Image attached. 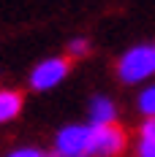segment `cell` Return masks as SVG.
I'll return each mask as SVG.
<instances>
[{"label":"cell","instance_id":"6da1fadb","mask_svg":"<svg viewBox=\"0 0 155 157\" xmlns=\"http://www.w3.org/2000/svg\"><path fill=\"white\" fill-rule=\"evenodd\" d=\"M155 73V44H144V46H133L125 52L123 60L117 63V76L125 84H136L141 78Z\"/></svg>","mask_w":155,"mask_h":157},{"label":"cell","instance_id":"7a4b0ae2","mask_svg":"<svg viewBox=\"0 0 155 157\" xmlns=\"http://www.w3.org/2000/svg\"><path fill=\"white\" fill-rule=\"evenodd\" d=\"M128 136L120 125H90L87 157H117L125 152Z\"/></svg>","mask_w":155,"mask_h":157},{"label":"cell","instance_id":"3957f363","mask_svg":"<svg viewBox=\"0 0 155 157\" xmlns=\"http://www.w3.org/2000/svg\"><path fill=\"white\" fill-rule=\"evenodd\" d=\"M68 71H71V57H49L44 63H38L35 71L30 73V87L38 92L52 90L55 84H60L68 76Z\"/></svg>","mask_w":155,"mask_h":157},{"label":"cell","instance_id":"277c9868","mask_svg":"<svg viewBox=\"0 0 155 157\" xmlns=\"http://www.w3.org/2000/svg\"><path fill=\"white\" fill-rule=\"evenodd\" d=\"M87 144H90V127L87 125H68L57 133L55 152L63 157H87Z\"/></svg>","mask_w":155,"mask_h":157},{"label":"cell","instance_id":"5b68a950","mask_svg":"<svg viewBox=\"0 0 155 157\" xmlns=\"http://www.w3.org/2000/svg\"><path fill=\"white\" fill-rule=\"evenodd\" d=\"M22 103H25L22 92H16V90H0V122L14 119L16 114L22 111Z\"/></svg>","mask_w":155,"mask_h":157},{"label":"cell","instance_id":"8992f818","mask_svg":"<svg viewBox=\"0 0 155 157\" xmlns=\"http://www.w3.org/2000/svg\"><path fill=\"white\" fill-rule=\"evenodd\" d=\"M90 122L93 125H114V103L109 98H93V103H90Z\"/></svg>","mask_w":155,"mask_h":157},{"label":"cell","instance_id":"52a82bcc","mask_svg":"<svg viewBox=\"0 0 155 157\" xmlns=\"http://www.w3.org/2000/svg\"><path fill=\"white\" fill-rule=\"evenodd\" d=\"M139 109H141V114H147V119L155 117V87H147L139 95Z\"/></svg>","mask_w":155,"mask_h":157},{"label":"cell","instance_id":"ba28073f","mask_svg":"<svg viewBox=\"0 0 155 157\" xmlns=\"http://www.w3.org/2000/svg\"><path fill=\"white\" fill-rule=\"evenodd\" d=\"M90 52V44H87V38H76V41H71L68 44V57L74 60V57H84Z\"/></svg>","mask_w":155,"mask_h":157},{"label":"cell","instance_id":"9c48e42d","mask_svg":"<svg viewBox=\"0 0 155 157\" xmlns=\"http://www.w3.org/2000/svg\"><path fill=\"white\" fill-rule=\"evenodd\" d=\"M8 157H47L41 149H33V146H22V149H14Z\"/></svg>","mask_w":155,"mask_h":157},{"label":"cell","instance_id":"30bf717a","mask_svg":"<svg viewBox=\"0 0 155 157\" xmlns=\"http://www.w3.org/2000/svg\"><path fill=\"white\" fill-rule=\"evenodd\" d=\"M139 157H155V138L153 141H147V138L139 141Z\"/></svg>","mask_w":155,"mask_h":157},{"label":"cell","instance_id":"8fae6325","mask_svg":"<svg viewBox=\"0 0 155 157\" xmlns=\"http://www.w3.org/2000/svg\"><path fill=\"white\" fill-rule=\"evenodd\" d=\"M141 138H147V141H153L155 138V117H150V119H147V122H144V125H141Z\"/></svg>","mask_w":155,"mask_h":157},{"label":"cell","instance_id":"7c38bea8","mask_svg":"<svg viewBox=\"0 0 155 157\" xmlns=\"http://www.w3.org/2000/svg\"><path fill=\"white\" fill-rule=\"evenodd\" d=\"M47 157H63V155H57V152H52V155H47Z\"/></svg>","mask_w":155,"mask_h":157}]
</instances>
